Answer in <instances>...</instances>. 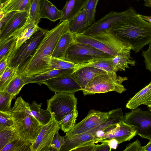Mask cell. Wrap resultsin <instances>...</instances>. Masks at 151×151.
<instances>
[{"mask_svg": "<svg viewBox=\"0 0 151 151\" xmlns=\"http://www.w3.org/2000/svg\"><path fill=\"white\" fill-rule=\"evenodd\" d=\"M121 19L111 29L129 43L135 53L151 43V23L137 16L132 7L124 11Z\"/></svg>", "mask_w": 151, "mask_h": 151, "instance_id": "cell-1", "label": "cell"}, {"mask_svg": "<svg viewBox=\"0 0 151 151\" xmlns=\"http://www.w3.org/2000/svg\"><path fill=\"white\" fill-rule=\"evenodd\" d=\"M68 30L69 22L63 21L48 31L35 52L20 74L28 77L50 70L49 64L50 57L60 37Z\"/></svg>", "mask_w": 151, "mask_h": 151, "instance_id": "cell-2", "label": "cell"}, {"mask_svg": "<svg viewBox=\"0 0 151 151\" xmlns=\"http://www.w3.org/2000/svg\"><path fill=\"white\" fill-rule=\"evenodd\" d=\"M73 34L75 41L91 45L113 57L121 54L130 55L131 45L111 29L91 35Z\"/></svg>", "mask_w": 151, "mask_h": 151, "instance_id": "cell-3", "label": "cell"}, {"mask_svg": "<svg viewBox=\"0 0 151 151\" xmlns=\"http://www.w3.org/2000/svg\"><path fill=\"white\" fill-rule=\"evenodd\" d=\"M5 113L12 119L14 128L19 135L33 143L43 126L31 113L29 103L18 97L10 110Z\"/></svg>", "mask_w": 151, "mask_h": 151, "instance_id": "cell-4", "label": "cell"}, {"mask_svg": "<svg viewBox=\"0 0 151 151\" xmlns=\"http://www.w3.org/2000/svg\"><path fill=\"white\" fill-rule=\"evenodd\" d=\"M47 31L39 27L29 39L9 57L8 66L18 68V74H20L43 40Z\"/></svg>", "mask_w": 151, "mask_h": 151, "instance_id": "cell-5", "label": "cell"}, {"mask_svg": "<svg viewBox=\"0 0 151 151\" xmlns=\"http://www.w3.org/2000/svg\"><path fill=\"white\" fill-rule=\"evenodd\" d=\"M127 80V77L117 76L116 72L107 73L96 76L82 91L84 96L113 91L121 93L127 90L122 83Z\"/></svg>", "mask_w": 151, "mask_h": 151, "instance_id": "cell-6", "label": "cell"}, {"mask_svg": "<svg viewBox=\"0 0 151 151\" xmlns=\"http://www.w3.org/2000/svg\"><path fill=\"white\" fill-rule=\"evenodd\" d=\"M114 57L91 45L74 40L67 50L63 60L78 65L95 59Z\"/></svg>", "mask_w": 151, "mask_h": 151, "instance_id": "cell-7", "label": "cell"}, {"mask_svg": "<svg viewBox=\"0 0 151 151\" xmlns=\"http://www.w3.org/2000/svg\"><path fill=\"white\" fill-rule=\"evenodd\" d=\"M77 104L74 93L55 92L47 100V109L59 122L65 115L77 109Z\"/></svg>", "mask_w": 151, "mask_h": 151, "instance_id": "cell-8", "label": "cell"}, {"mask_svg": "<svg viewBox=\"0 0 151 151\" xmlns=\"http://www.w3.org/2000/svg\"><path fill=\"white\" fill-rule=\"evenodd\" d=\"M124 121L134 128L137 134L142 138L151 139V111L138 108L132 109L125 113Z\"/></svg>", "mask_w": 151, "mask_h": 151, "instance_id": "cell-9", "label": "cell"}, {"mask_svg": "<svg viewBox=\"0 0 151 151\" xmlns=\"http://www.w3.org/2000/svg\"><path fill=\"white\" fill-rule=\"evenodd\" d=\"M110 113L91 109L81 121L75 124L65 136H70L83 133L96 128L104 122Z\"/></svg>", "mask_w": 151, "mask_h": 151, "instance_id": "cell-10", "label": "cell"}, {"mask_svg": "<svg viewBox=\"0 0 151 151\" xmlns=\"http://www.w3.org/2000/svg\"><path fill=\"white\" fill-rule=\"evenodd\" d=\"M60 127L58 122L53 118L43 126L31 147V151H50L54 135Z\"/></svg>", "mask_w": 151, "mask_h": 151, "instance_id": "cell-11", "label": "cell"}, {"mask_svg": "<svg viewBox=\"0 0 151 151\" xmlns=\"http://www.w3.org/2000/svg\"><path fill=\"white\" fill-rule=\"evenodd\" d=\"M43 84L55 93H75L82 90L75 80L73 73L65 76L48 80Z\"/></svg>", "mask_w": 151, "mask_h": 151, "instance_id": "cell-12", "label": "cell"}, {"mask_svg": "<svg viewBox=\"0 0 151 151\" xmlns=\"http://www.w3.org/2000/svg\"><path fill=\"white\" fill-rule=\"evenodd\" d=\"M104 131L105 133L104 136L99 139L114 138L118 141L119 144L130 140L137 135L136 131L134 128L124 121L106 129Z\"/></svg>", "mask_w": 151, "mask_h": 151, "instance_id": "cell-13", "label": "cell"}, {"mask_svg": "<svg viewBox=\"0 0 151 151\" xmlns=\"http://www.w3.org/2000/svg\"><path fill=\"white\" fill-rule=\"evenodd\" d=\"M124 12H116L111 11L102 18L95 22L81 34L91 35L111 29L122 17Z\"/></svg>", "mask_w": 151, "mask_h": 151, "instance_id": "cell-14", "label": "cell"}, {"mask_svg": "<svg viewBox=\"0 0 151 151\" xmlns=\"http://www.w3.org/2000/svg\"><path fill=\"white\" fill-rule=\"evenodd\" d=\"M29 12V11L17 12L0 33V40L8 38L20 29L28 18Z\"/></svg>", "mask_w": 151, "mask_h": 151, "instance_id": "cell-15", "label": "cell"}, {"mask_svg": "<svg viewBox=\"0 0 151 151\" xmlns=\"http://www.w3.org/2000/svg\"><path fill=\"white\" fill-rule=\"evenodd\" d=\"M107 73L94 67L86 66L76 68L73 73L76 81L83 90L96 76Z\"/></svg>", "mask_w": 151, "mask_h": 151, "instance_id": "cell-16", "label": "cell"}, {"mask_svg": "<svg viewBox=\"0 0 151 151\" xmlns=\"http://www.w3.org/2000/svg\"><path fill=\"white\" fill-rule=\"evenodd\" d=\"M75 68L50 70L41 74L30 76H24L25 84L35 83L41 86L48 80L65 76L71 74L74 72Z\"/></svg>", "mask_w": 151, "mask_h": 151, "instance_id": "cell-17", "label": "cell"}, {"mask_svg": "<svg viewBox=\"0 0 151 151\" xmlns=\"http://www.w3.org/2000/svg\"><path fill=\"white\" fill-rule=\"evenodd\" d=\"M64 138L65 143L60 151H72L73 149L91 141H94L96 143L93 132H86L70 136H65Z\"/></svg>", "mask_w": 151, "mask_h": 151, "instance_id": "cell-18", "label": "cell"}, {"mask_svg": "<svg viewBox=\"0 0 151 151\" xmlns=\"http://www.w3.org/2000/svg\"><path fill=\"white\" fill-rule=\"evenodd\" d=\"M87 0L67 1L61 10V17L59 23L70 22L84 8Z\"/></svg>", "mask_w": 151, "mask_h": 151, "instance_id": "cell-19", "label": "cell"}, {"mask_svg": "<svg viewBox=\"0 0 151 151\" xmlns=\"http://www.w3.org/2000/svg\"><path fill=\"white\" fill-rule=\"evenodd\" d=\"M39 27L38 24L28 17L24 25L15 32L17 39L14 50L12 54L29 39Z\"/></svg>", "mask_w": 151, "mask_h": 151, "instance_id": "cell-20", "label": "cell"}, {"mask_svg": "<svg viewBox=\"0 0 151 151\" xmlns=\"http://www.w3.org/2000/svg\"><path fill=\"white\" fill-rule=\"evenodd\" d=\"M151 101V82L131 98L127 103L126 107L129 109L137 108Z\"/></svg>", "mask_w": 151, "mask_h": 151, "instance_id": "cell-21", "label": "cell"}, {"mask_svg": "<svg viewBox=\"0 0 151 151\" xmlns=\"http://www.w3.org/2000/svg\"><path fill=\"white\" fill-rule=\"evenodd\" d=\"M74 41V34L69 30L64 33L59 40L52 56L63 60L65 53L71 43Z\"/></svg>", "mask_w": 151, "mask_h": 151, "instance_id": "cell-22", "label": "cell"}, {"mask_svg": "<svg viewBox=\"0 0 151 151\" xmlns=\"http://www.w3.org/2000/svg\"><path fill=\"white\" fill-rule=\"evenodd\" d=\"M61 10H59L48 0H41L40 17V19H47L51 21L55 22L60 19Z\"/></svg>", "mask_w": 151, "mask_h": 151, "instance_id": "cell-23", "label": "cell"}, {"mask_svg": "<svg viewBox=\"0 0 151 151\" xmlns=\"http://www.w3.org/2000/svg\"><path fill=\"white\" fill-rule=\"evenodd\" d=\"M69 23V30L73 34H81L90 26L87 12L83 8Z\"/></svg>", "mask_w": 151, "mask_h": 151, "instance_id": "cell-24", "label": "cell"}, {"mask_svg": "<svg viewBox=\"0 0 151 151\" xmlns=\"http://www.w3.org/2000/svg\"><path fill=\"white\" fill-rule=\"evenodd\" d=\"M30 0H9L0 5V10L4 14L14 11H29Z\"/></svg>", "mask_w": 151, "mask_h": 151, "instance_id": "cell-25", "label": "cell"}, {"mask_svg": "<svg viewBox=\"0 0 151 151\" xmlns=\"http://www.w3.org/2000/svg\"><path fill=\"white\" fill-rule=\"evenodd\" d=\"M124 116L121 108H117L110 111V113L106 121L96 128L87 132H93L96 130L106 129L124 121Z\"/></svg>", "mask_w": 151, "mask_h": 151, "instance_id": "cell-26", "label": "cell"}, {"mask_svg": "<svg viewBox=\"0 0 151 151\" xmlns=\"http://www.w3.org/2000/svg\"><path fill=\"white\" fill-rule=\"evenodd\" d=\"M113 58L95 59L86 63L77 65L76 68L91 66L104 70L107 73H116L112 61Z\"/></svg>", "mask_w": 151, "mask_h": 151, "instance_id": "cell-27", "label": "cell"}, {"mask_svg": "<svg viewBox=\"0 0 151 151\" xmlns=\"http://www.w3.org/2000/svg\"><path fill=\"white\" fill-rule=\"evenodd\" d=\"M42 103L38 104L35 101L29 105L31 111L34 116L42 126L47 124L52 119L50 112L47 109L41 108Z\"/></svg>", "mask_w": 151, "mask_h": 151, "instance_id": "cell-28", "label": "cell"}, {"mask_svg": "<svg viewBox=\"0 0 151 151\" xmlns=\"http://www.w3.org/2000/svg\"><path fill=\"white\" fill-rule=\"evenodd\" d=\"M17 39L15 33L8 38L0 40V60L8 58L11 55L14 50Z\"/></svg>", "mask_w": 151, "mask_h": 151, "instance_id": "cell-29", "label": "cell"}, {"mask_svg": "<svg viewBox=\"0 0 151 151\" xmlns=\"http://www.w3.org/2000/svg\"><path fill=\"white\" fill-rule=\"evenodd\" d=\"M32 143L21 137L8 144L0 151H31Z\"/></svg>", "mask_w": 151, "mask_h": 151, "instance_id": "cell-30", "label": "cell"}, {"mask_svg": "<svg viewBox=\"0 0 151 151\" xmlns=\"http://www.w3.org/2000/svg\"><path fill=\"white\" fill-rule=\"evenodd\" d=\"M132 59L130 55L121 54L114 57L112 61L116 72L125 71L126 68H129V65L135 66L136 62Z\"/></svg>", "mask_w": 151, "mask_h": 151, "instance_id": "cell-31", "label": "cell"}, {"mask_svg": "<svg viewBox=\"0 0 151 151\" xmlns=\"http://www.w3.org/2000/svg\"><path fill=\"white\" fill-rule=\"evenodd\" d=\"M18 74V68L7 66L0 76V91H5L8 85Z\"/></svg>", "mask_w": 151, "mask_h": 151, "instance_id": "cell-32", "label": "cell"}, {"mask_svg": "<svg viewBox=\"0 0 151 151\" xmlns=\"http://www.w3.org/2000/svg\"><path fill=\"white\" fill-rule=\"evenodd\" d=\"M25 85L24 77L18 74L8 85L5 91L9 93L13 99Z\"/></svg>", "mask_w": 151, "mask_h": 151, "instance_id": "cell-33", "label": "cell"}, {"mask_svg": "<svg viewBox=\"0 0 151 151\" xmlns=\"http://www.w3.org/2000/svg\"><path fill=\"white\" fill-rule=\"evenodd\" d=\"M78 116L76 109L65 115L58 122L60 128L65 133L68 132L74 127Z\"/></svg>", "mask_w": 151, "mask_h": 151, "instance_id": "cell-34", "label": "cell"}, {"mask_svg": "<svg viewBox=\"0 0 151 151\" xmlns=\"http://www.w3.org/2000/svg\"><path fill=\"white\" fill-rule=\"evenodd\" d=\"M20 137L14 128L0 131V150L8 144Z\"/></svg>", "mask_w": 151, "mask_h": 151, "instance_id": "cell-35", "label": "cell"}, {"mask_svg": "<svg viewBox=\"0 0 151 151\" xmlns=\"http://www.w3.org/2000/svg\"><path fill=\"white\" fill-rule=\"evenodd\" d=\"M49 64L50 70L71 69L76 68L77 67V65L52 56Z\"/></svg>", "mask_w": 151, "mask_h": 151, "instance_id": "cell-36", "label": "cell"}, {"mask_svg": "<svg viewBox=\"0 0 151 151\" xmlns=\"http://www.w3.org/2000/svg\"><path fill=\"white\" fill-rule=\"evenodd\" d=\"M99 0H87L83 8L86 11L90 26L95 21L96 7Z\"/></svg>", "mask_w": 151, "mask_h": 151, "instance_id": "cell-37", "label": "cell"}, {"mask_svg": "<svg viewBox=\"0 0 151 151\" xmlns=\"http://www.w3.org/2000/svg\"><path fill=\"white\" fill-rule=\"evenodd\" d=\"M41 0H30V8L28 17L38 24L40 18V9Z\"/></svg>", "mask_w": 151, "mask_h": 151, "instance_id": "cell-38", "label": "cell"}, {"mask_svg": "<svg viewBox=\"0 0 151 151\" xmlns=\"http://www.w3.org/2000/svg\"><path fill=\"white\" fill-rule=\"evenodd\" d=\"M11 96L5 91H0V111L6 112L11 109Z\"/></svg>", "mask_w": 151, "mask_h": 151, "instance_id": "cell-39", "label": "cell"}, {"mask_svg": "<svg viewBox=\"0 0 151 151\" xmlns=\"http://www.w3.org/2000/svg\"><path fill=\"white\" fill-rule=\"evenodd\" d=\"M12 119L5 112L0 111V131L14 128Z\"/></svg>", "mask_w": 151, "mask_h": 151, "instance_id": "cell-40", "label": "cell"}, {"mask_svg": "<svg viewBox=\"0 0 151 151\" xmlns=\"http://www.w3.org/2000/svg\"><path fill=\"white\" fill-rule=\"evenodd\" d=\"M59 130L56 132L52 143L50 151H60L62 147L65 143L64 137L60 136Z\"/></svg>", "mask_w": 151, "mask_h": 151, "instance_id": "cell-41", "label": "cell"}, {"mask_svg": "<svg viewBox=\"0 0 151 151\" xmlns=\"http://www.w3.org/2000/svg\"><path fill=\"white\" fill-rule=\"evenodd\" d=\"M142 56L144 59L146 68L151 73V43L149 44L148 49L142 52Z\"/></svg>", "mask_w": 151, "mask_h": 151, "instance_id": "cell-42", "label": "cell"}, {"mask_svg": "<svg viewBox=\"0 0 151 151\" xmlns=\"http://www.w3.org/2000/svg\"><path fill=\"white\" fill-rule=\"evenodd\" d=\"M95 143H96L94 141L88 142L73 149L72 151H93Z\"/></svg>", "mask_w": 151, "mask_h": 151, "instance_id": "cell-43", "label": "cell"}, {"mask_svg": "<svg viewBox=\"0 0 151 151\" xmlns=\"http://www.w3.org/2000/svg\"><path fill=\"white\" fill-rule=\"evenodd\" d=\"M11 12L4 14L3 17L0 19V33L4 29L12 17L16 12Z\"/></svg>", "mask_w": 151, "mask_h": 151, "instance_id": "cell-44", "label": "cell"}, {"mask_svg": "<svg viewBox=\"0 0 151 151\" xmlns=\"http://www.w3.org/2000/svg\"><path fill=\"white\" fill-rule=\"evenodd\" d=\"M142 146L140 142L137 140L127 145L124 151H142Z\"/></svg>", "mask_w": 151, "mask_h": 151, "instance_id": "cell-45", "label": "cell"}, {"mask_svg": "<svg viewBox=\"0 0 151 151\" xmlns=\"http://www.w3.org/2000/svg\"><path fill=\"white\" fill-rule=\"evenodd\" d=\"M97 142H98L107 143L110 147L111 151L112 149L116 150L119 144L118 141L114 138H112L109 139H99L98 140Z\"/></svg>", "mask_w": 151, "mask_h": 151, "instance_id": "cell-46", "label": "cell"}, {"mask_svg": "<svg viewBox=\"0 0 151 151\" xmlns=\"http://www.w3.org/2000/svg\"><path fill=\"white\" fill-rule=\"evenodd\" d=\"M93 151H111L107 143L102 142L100 145H95Z\"/></svg>", "mask_w": 151, "mask_h": 151, "instance_id": "cell-47", "label": "cell"}, {"mask_svg": "<svg viewBox=\"0 0 151 151\" xmlns=\"http://www.w3.org/2000/svg\"><path fill=\"white\" fill-rule=\"evenodd\" d=\"M8 64V58L6 57L0 60V76L4 72Z\"/></svg>", "mask_w": 151, "mask_h": 151, "instance_id": "cell-48", "label": "cell"}, {"mask_svg": "<svg viewBox=\"0 0 151 151\" xmlns=\"http://www.w3.org/2000/svg\"><path fill=\"white\" fill-rule=\"evenodd\" d=\"M91 132L94 133L95 134L96 143H98L97 140L102 138L104 137L105 134L104 130L102 129L96 130L93 132Z\"/></svg>", "mask_w": 151, "mask_h": 151, "instance_id": "cell-49", "label": "cell"}, {"mask_svg": "<svg viewBox=\"0 0 151 151\" xmlns=\"http://www.w3.org/2000/svg\"><path fill=\"white\" fill-rule=\"evenodd\" d=\"M149 140L146 145L142 146V151H151V139Z\"/></svg>", "mask_w": 151, "mask_h": 151, "instance_id": "cell-50", "label": "cell"}, {"mask_svg": "<svg viewBox=\"0 0 151 151\" xmlns=\"http://www.w3.org/2000/svg\"><path fill=\"white\" fill-rule=\"evenodd\" d=\"M137 16L151 23V16H146L137 14Z\"/></svg>", "mask_w": 151, "mask_h": 151, "instance_id": "cell-51", "label": "cell"}, {"mask_svg": "<svg viewBox=\"0 0 151 151\" xmlns=\"http://www.w3.org/2000/svg\"><path fill=\"white\" fill-rule=\"evenodd\" d=\"M144 5L148 7H151V0H144Z\"/></svg>", "mask_w": 151, "mask_h": 151, "instance_id": "cell-52", "label": "cell"}, {"mask_svg": "<svg viewBox=\"0 0 151 151\" xmlns=\"http://www.w3.org/2000/svg\"><path fill=\"white\" fill-rule=\"evenodd\" d=\"M145 105L147 106V107L148 108H151V101L146 103L145 104Z\"/></svg>", "mask_w": 151, "mask_h": 151, "instance_id": "cell-53", "label": "cell"}, {"mask_svg": "<svg viewBox=\"0 0 151 151\" xmlns=\"http://www.w3.org/2000/svg\"><path fill=\"white\" fill-rule=\"evenodd\" d=\"M9 0H0V5H2Z\"/></svg>", "mask_w": 151, "mask_h": 151, "instance_id": "cell-54", "label": "cell"}, {"mask_svg": "<svg viewBox=\"0 0 151 151\" xmlns=\"http://www.w3.org/2000/svg\"><path fill=\"white\" fill-rule=\"evenodd\" d=\"M148 110L151 111V108H149Z\"/></svg>", "mask_w": 151, "mask_h": 151, "instance_id": "cell-55", "label": "cell"}, {"mask_svg": "<svg viewBox=\"0 0 151 151\" xmlns=\"http://www.w3.org/2000/svg\"><path fill=\"white\" fill-rule=\"evenodd\" d=\"M137 0V1H139V0Z\"/></svg>", "mask_w": 151, "mask_h": 151, "instance_id": "cell-56", "label": "cell"}]
</instances>
